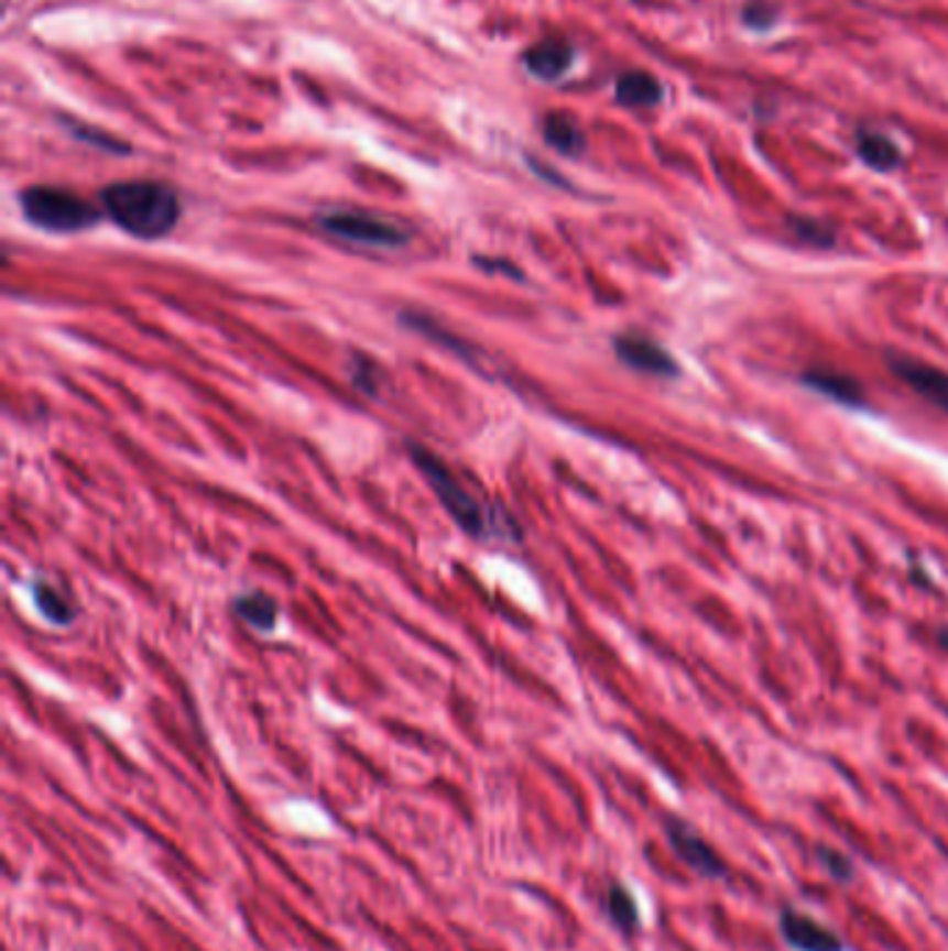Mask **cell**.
Here are the masks:
<instances>
[{"mask_svg":"<svg viewBox=\"0 0 948 951\" xmlns=\"http://www.w3.org/2000/svg\"><path fill=\"white\" fill-rule=\"evenodd\" d=\"M100 200L106 215L140 240L164 237L182 218L176 189L159 182H118L100 193Z\"/></svg>","mask_w":948,"mask_h":951,"instance_id":"obj_1","label":"cell"},{"mask_svg":"<svg viewBox=\"0 0 948 951\" xmlns=\"http://www.w3.org/2000/svg\"><path fill=\"white\" fill-rule=\"evenodd\" d=\"M410 453H412V462H415L417 468H421V473L426 476L428 488L439 495V501H443V506L448 510V515H451L454 521H457L459 526H462L465 532H470L473 537L490 535L492 532L490 512H487L484 506H481L479 501H476L473 495L459 484V479L451 473V468H448L445 462H439L428 448L415 446V442H410Z\"/></svg>","mask_w":948,"mask_h":951,"instance_id":"obj_2","label":"cell"},{"mask_svg":"<svg viewBox=\"0 0 948 951\" xmlns=\"http://www.w3.org/2000/svg\"><path fill=\"white\" fill-rule=\"evenodd\" d=\"M20 206L31 226L53 231V234H73L98 223V209L89 200L78 198L59 187H29L20 193Z\"/></svg>","mask_w":948,"mask_h":951,"instance_id":"obj_3","label":"cell"},{"mask_svg":"<svg viewBox=\"0 0 948 951\" xmlns=\"http://www.w3.org/2000/svg\"><path fill=\"white\" fill-rule=\"evenodd\" d=\"M317 226L334 240L373 251H395L410 242V231L390 218L364 209H326L317 215Z\"/></svg>","mask_w":948,"mask_h":951,"instance_id":"obj_4","label":"cell"},{"mask_svg":"<svg viewBox=\"0 0 948 951\" xmlns=\"http://www.w3.org/2000/svg\"><path fill=\"white\" fill-rule=\"evenodd\" d=\"M665 832H667V840H671L674 854L693 871V874L707 876V879H723V876L729 874L723 857H720L712 845L707 843V838H704L701 832H696L687 821H682V818H671V821L665 823Z\"/></svg>","mask_w":948,"mask_h":951,"instance_id":"obj_5","label":"cell"},{"mask_svg":"<svg viewBox=\"0 0 948 951\" xmlns=\"http://www.w3.org/2000/svg\"><path fill=\"white\" fill-rule=\"evenodd\" d=\"M887 368L907 384L913 393L935 404L948 415V373L924 362V359L907 357V353H887Z\"/></svg>","mask_w":948,"mask_h":951,"instance_id":"obj_6","label":"cell"},{"mask_svg":"<svg viewBox=\"0 0 948 951\" xmlns=\"http://www.w3.org/2000/svg\"><path fill=\"white\" fill-rule=\"evenodd\" d=\"M615 353L629 368L640 370V373H649V376H676V373H679L676 359L671 357L665 348L656 346L654 340H649V337L621 335L615 340Z\"/></svg>","mask_w":948,"mask_h":951,"instance_id":"obj_7","label":"cell"},{"mask_svg":"<svg viewBox=\"0 0 948 951\" xmlns=\"http://www.w3.org/2000/svg\"><path fill=\"white\" fill-rule=\"evenodd\" d=\"M778 929L787 945L796 951H843L846 943L838 934L818 923L815 918L802 916L796 910H785L778 918Z\"/></svg>","mask_w":948,"mask_h":951,"instance_id":"obj_8","label":"cell"},{"mask_svg":"<svg viewBox=\"0 0 948 951\" xmlns=\"http://www.w3.org/2000/svg\"><path fill=\"white\" fill-rule=\"evenodd\" d=\"M574 65V47L565 40H543L534 47H529L523 56V67L529 76L540 78V81H556Z\"/></svg>","mask_w":948,"mask_h":951,"instance_id":"obj_9","label":"cell"},{"mask_svg":"<svg viewBox=\"0 0 948 951\" xmlns=\"http://www.w3.org/2000/svg\"><path fill=\"white\" fill-rule=\"evenodd\" d=\"M804 384H807L809 390H815V393L826 395V398L838 401V404H846V406L865 404V390H862V384L857 382V379L846 376V373H838V370H824V368L807 370V373H804Z\"/></svg>","mask_w":948,"mask_h":951,"instance_id":"obj_10","label":"cell"},{"mask_svg":"<svg viewBox=\"0 0 948 951\" xmlns=\"http://www.w3.org/2000/svg\"><path fill=\"white\" fill-rule=\"evenodd\" d=\"M615 98L618 103L629 106V109H649L662 100V84L651 73H623L615 81Z\"/></svg>","mask_w":948,"mask_h":951,"instance_id":"obj_11","label":"cell"},{"mask_svg":"<svg viewBox=\"0 0 948 951\" xmlns=\"http://www.w3.org/2000/svg\"><path fill=\"white\" fill-rule=\"evenodd\" d=\"M543 136L554 151L565 153V156H579L587 145L585 131L568 112H551L543 120Z\"/></svg>","mask_w":948,"mask_h":951,"instance_id":"obj_12","label":"cell"},{"mask_svg":"<svg viewBox=\"0 0 948 951\" xmlns=\"http://www.w3.org/2000/svg\"><path fill=\"white\" fill-rule=\"evenodd\" d=\"M857 153H860V158L868 167H873V171L879 173H890L902 165V151H898L896 142L884 134L860 131V134H857Z\"/></svg>","mask_w":948,"mask_h":951,"instance_id":"obj_13","label":"cell"},{"mask_svg":"<svg viewBox=\"0 0 948 951\" xmlns=\"http://www.w3.org/2000/svg\"><path fill=\"white\" fill-rule=\"evenodd\" d=\"M603 910H607L609 921L615 923L621 932L632 934L634 929L640 927L638 901H634V896L621 882H612V885L607 887V893H603Z\"/></svg>","mask_w":948,"mask_h":951,"instance_id":"obj_14","label":"cell"},{"mask_svg":"<svg viewBox=\"0 0 948 951\" xmlns=\"http://www.w3.org/2000/svg\"><path fill=\"white\" fill-rule=\"evenodd\" d=\"M235 606L237 615H240L248 626L259 628V632H273L275 617H279L273 599H268L264 593H248L242 595V599H237Z\"/></svg>","mask_w":948,"mask_h":951,"instance_id":"obj_15","label":"cell"},{"mask_svg":"<svg viewBox=\"0 0 948 951\" xmlns=\"http://www.w3.org/2000/svg\"><path fill=\"white\" fill-rule=\"evenodd\" d=\"M31 595H34L36 610H40L51 623H56V626H67V623L73 621V610L70 604H67V599H62L47 581H34V584H31Z\"/></svg>","mask_w":948,"mask_h":951,"instance_id":"obj_16","label":"cell"},{"mask_svg":"<svg viewBox=\"0 0 948 951\" xmlns=\"http://www.w3.org/2000/svg\"><path fill=\"white\" fill-rule=\"evenodd\" d=\"M815 857H818V863L824 865L826 874H829L835 882H843V885H849V882L854 879V874H857L854 863H851L846 854H840L838 849L818 845V849H815Z\"/></svg>","mask_w":948,"mask_h":951,"instance_id":"obj_17","label":"cell"},{"mask_svg":"<svg viewBox=\"0 0 948 951\" xmlns=\"http://www.w3.org/2000/svg\"><path fill=\"white\" fill-rule=\"evenodd\" d=\"M787 223H791L793 234H796L798 240L809 242V245H815V248H829L831 242H835V231H831L829 226H820L818 220L791 218Z\"/></svg>","mask_w":948,"mask_h":951,"instance_id":"obj_18","label":"cell"},{"mask_svg":"<svg viewBox=\"0 0 948 951\" xmlns=\"http://www.w3.org/2000/svg\"><path fill=\"white\" fill-rule=\"evenodd\" d=\"M778 20V7L771 0H749L743 7V23L754 31L773 29Z\"/></svg>","mask_w":948,"mask_h":951,"instance_id":"obj_19","label":"cell"},{"mask_svg":"<svg viewBox=\"0 0 948 951\" xmlns=\"http://www.w3.org/2000/svg\"><path fill=\"white\" fill-rule=\"evenodd\" d=\"M65 125L78 136V140L89 142V145L103 147V151H111V153H129V145H126V142H118L115 136L98 134V129H87V125H78L73 123V120H65Z\"/></svg>","mask_w":948,"mask_h":951,"instance_id":"obj_20","label":"cell"},{"mask_svg":"<svg viewBox=\"0 0 948 951\" xmlns=\"http://www.w3.org/2000/svg\"><path fill=\"white\" fill-rule=\"evenodd\" d=\"M476 262L481 264V267H484V271H504V273H515L517 278H521V273H517V267L515 264H506V262H484V259H476Z\"/></svg>","mask_w":948,"mask_h":951,"instance_id":"obj_21","label":"cell"}]
</instances>
